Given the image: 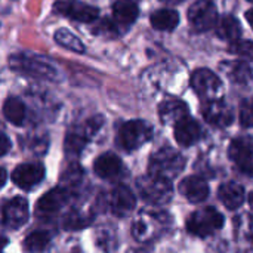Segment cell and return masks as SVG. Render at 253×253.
<instances>
[{
	"instance_id": "23",
	"label": "cell",
	"mask_w": 253,
	"mask_h": 253,
	"mask_svg": "<svg viewBox=\"0 0 253 253\" xmlns=\"http://www.w3.org/2000/svg\"><path fill=\"white\" fill-rule=\"evenodd\" d=\"M179 24V13L172 9H160L151 15V25L160 31H170Z\"/></svg>"
},
{
	"instance_id": "28",
	"label": "cell",
	"mask_w": 253,
	"mask_h": 253,
	"mask_svg": "<svg viewBox=\"0 0 253 253\" xmlns=\"http://www.w3.org/2000/svg\"><path fill=\"white\" fill-rule=\"evenodd\" d=\"M236 234L242 242L253 245V216L243 215L236 221Z\"/></svg>"
},
{
	"instance_id": "20",
	"label": "cell",
	"mask_w": 253,
	"mask_h": 253,
	"mask_svg": "<svg viewBox=\"0 0 253 253\" xmlns=\"http://www.w3.org/2000/svg\"><path fill=\"white\" fill-rule=\"evenodd\" d=\"M159 116L165 125L176 126L181 120L188 117V107L179 99H166L159 107Z\"/></svg>"
},
{
	"instance_id": "18",
	"label": "cell",
	"mask_w": 253,
	"mask_h": 253,
	"mask_svg": "<svg viewBox=\"0 0 253 253\" xmlns=\"http://www.w3.org/2000/svg\"><path fill=\"white\" fill-rule=\"evenodd\" d=\"M179 191L190 203H202L209 196V185L200 176H188L179 184Z\"/></svg>"
},
{
	"instance_id": "11",
	"label": "cell",
	"mask_w": 253,
	"mask_h": 253,
	"mask_svg": "<svg viewBox=\"0 0 253 253\" xmlns=\"http://www.w3.org/2000/svg\"><path fill=\"white\" fill-rule=\"evenodd\" d=\"M166 218H169V216L165 213L139 215L138 219L133 222V237L138 242L153 240L162 231V227L168 222Z\"/></svg>"
},
{
	"instance_id": "24",
	"label": "cell",
	"mask_w": 253,
	"mask_h": 253,
	"mask_svg": "<svg viewBox=\"0 0 253 253\" xmlns=\"http://www.w3.org/2000/svg\"><path fill=\"white\" fill-rule=\"evenodd\" d=\"M216 34L222 40L236 42L242 36V25L234 16H224L216 24Z\"/></svg>"
},
{
	"instance_id": "29",
	"label": "cell",
	"mask_w": 253,
	"mask_h": 253,
	"mask_svg": "<svg viewBox=\"0 0 253 253\" xmlns=\"http://www.w3.org/2000/svg\"><path fill=\"white\" fill-rule=\"evenodd\" d=\"M90 222H92V216H89L83 212H71L64 219V228L70 230V231L82 230V228L89 227Z\"/></svg>"
},
{
	"instance_id": "33",
	"label": "cell",
	"mask_w": 253,
	"mask_h": 253,
	"mask_svg": "<svg viewBox=\"0 0 253 253\" xmlns=\"http://www.w3.org/2000/svg\"><path fill=\"white\" fill-rule=\"evenodd\" d=\"M9 148H10V141H9V138H7V135H6V133H1L0 154H1V156H6V154H7V151H9Z\"/></svg>"
},
{
	"instance_id": "25",
	"label": "cell",
	"mask_w": 253,
	"mask_h": 253,
	"mask_svg": "<svg viewBox=\"0 0 253 253\" xmlns=\"http://www.w3.org/2000/svg\"><path fill=\"white\" fill-rule=\"evenodd\" d=\"M3 114L7 122L15 126H21L25 120V105L18 98H9L3 105Z\"/></svg>"
},
{
	"instance_id": "8",
	"label": "cell",
	"mask_w": 253,
	"mask_h": 253,
	"mask_svg": "<svg viewBox=\"0 0 253 253\" xmlns=\"http://www.w3.org/2000/svg\"><path fill=\"white\" fill-rule=\"evenodd\" d=\"M70 200V191L64 187L52 188L50 191L44 193L37 205H36V216L39 219H50L56 216L61 209L68 203Z\"/></svg>"
},
{
	"instance_id": "13",
	"label": "cell",
	"mask_w": 253,
	"mask_h": 253,
	"mask_svg": "<svg viewBox=\"0 0 253 253\" xmlns=\"http://www.w3.org/2000/svg\"><path fill=\"white\" fill-rule=\"evenodd\" d=\"M44 178V166L42 163H22L12 172V181L22 190H31Z\"/></svg>"
},
{
	"instance_id": "7",
	"label": "cell",
	"mask_w": 253,
	"mask_h": 253,
	"mask_svg": "<svg viewBox=\"0 0 253 253\" xmlns=\"http://www.w3.org/2000/svg\"><path fill=\"white\" fill-rule=\"evenodd\" d=\"M191 87L205 101L219 99L222 93V80L211 70L200 68L191 76Z\"/></svg>"
},
{
	"instance_id": "6",
	"label": "cell",
	"mask_w": 253,
	"mask_h": 253,
	"mask_svg": "<svg viewBox=\"0 0 253 253\" xmlns=\"http://www.w3.org/2000/svg\"><path fill=\"white\" fill-rule=\"evenodd\" d=\"M102 123H104L102 117L96 116V117H92L87 122H84L82 126L71 129L67 133V138H65V144H64L65 153L71 154V156L79 154L86 147L87 141L101 129Z\"/></svg>"
},
{
	"instance_id": "32",
	"label": "cell",
	"mask_w": 253,
	"mask_h": 253,
	"mask_svg": "<svg viewBox=\"0 0 253 253\" xmlns=\"http://www.w3.org/2000/svg\"><path fill=\"white\" fill-rule=\"evenodd\" d=\"M240 123L245 127H253V98H249L240 105Z\"/></svg>"
},
{
	"instance_id": "21",
	"label": "cell",
	"mask_w": 253,
	"mask_h": 253,
	"mask_svg": "<svg viewBox=\"0 0 253 253\" xmlns=\"http://www.w3.org/2000/svg\"><path fill=\"white\" fill-rule=\"evenodd\" d=\"M218 196H219V200L224 203V206L228 208L230 211L239 209L245 203V199H246L245 188L240 184H237V182L222 184L219 187Z\"/></svg>"
},
{
	"instance_id": "3",
	"label": "cell",
	"mask_w": 253,
	"mask_h": 253,
	"mask_svg": "<svg viewBox=\"0 0 253 253\" xmlns=\"http://www.w3.org/2000/svg\"><path fill=\"white\" fill-rule=\"evenodd\" d=\"M185 168V159L181 153L170 147H163L156 151L148 165V172L166 179H175Z\"/></svg>"
},
{
	"instance_id": "2",
	"label": "cell",
	"mask_w": 253,
	"mask_h": 253,
	"mask_svg": "<svg viewBox=\"0 0 253 253\" xmlns=\"http://www.w3.org/2000/svg\"><path fill=\"white\" fill-rule=\"evenodd\" d=\"M136 188L141 199L153 206H163L169 203L173 196V187L170 184V179L151 173L138 178Z\"/></svg>"
},
{
	"instance_id": "34",
	"label": "cell",
	"mask_w": 253,
	"mask_h": 253,
	"mask_svg": "<svg viewBox=\"0 0 253 253\" xmlns=\"http://www.w3.org/2000/svg\"><path fill=\"white\" fill-rule=\"evenodd\" d=\"M246 19L249 21V24H251V27L253 28V7L251 9V10H248L246 12Z\"/></svg>"
},
{
	"instance_id": "14",
	"label": "cell",
	"mask_w": 253,
	"mask_h": 253,
	"mask_svg": "<svg viewBox=\"0 0 253 253\" xmlns=\"http://www.w3.org/2000/svg\"><path fill=\"white\" fill-rule=\"evenodd\" d=\"M135 206H136V199L133 193L125 185L116 187L108 196V208L114 216L119 218L129 216L133 212Z\"/></svg>"
},
{
	"instance_id": "36",
	"label": "cell",
	"mask_w": 253,
	"mask_h": 253,
	"mask_svg": "<svg viewBox=\"0 0 253 253\" xmlns=\"http://www.w3.org/2000/svg\"><path fill=\"white\" fill-rule=\"evenodd\" d=\"M4 182H6V170L1 169V185H4Z\"/></svg>"
},
{
	"instance_id": "35",
	"label": "cell",
	"mask_w": 253,
	"mask_h": 253,
	"mask_svg": "<svg viewBox=\"0 0 253 253\" xmlns=\"http://www.w3.org/2000/svg\"><path fill=\"white\" fill-rule=\"evenodd\" d=\"M165 3H170V4H176V3H182L184 0H162Z\"/></svg>"
},
{
	"instance_id": "22",
	"label": "cell",
	"mask_w": 253,
	"mask_h": 253,
	"mask_svg": "<svg viewBox=\"0 0 253 253\" xmlns=\"http://www.w3.org/2000/svg\"><path fill=\"white\" fill-rule=\"evenodd\" d=\"M113 16L117 25H130L138 16V6L132 0H119L113 6Z\"/></svg>"
},
{
	"instance_id": "27",
	"label": "cell",
	"mask_w": 253,
	"mask_h": 253,
	"mask_svg": "<svg viewBox=\"0 0 253 253\" xmlns=\"http://www.w3.org/2000/svg\"><path fill=\"white\" fill-rule=\"evenodd\" d=\"M55 42L61 46H64L65 49H70L73 52H77V53H83L84 52V44L82 43V40L73 34L70 30L67 28H59L56 33H55Z\"/></svg>"
},
{
	"instance_id": "17",
	"label": "cell",
	"mask_w": 253,
	"mask_h": 253,
	"mask_svg": "<svg viewBox=\"0 0 253 253\" xmlns=\"http://www.w3.org/2000/svg\"><path fill=\"white\" fill-rule=\"evenodd\" d=\"M93 170L95 173L102 178V179H108V181H113V179H117L123 175L125 172V168H123V163L122 160L113 154V153H105L102 156H99L95 163H93Z\"/></svg>"
},
{
	"instance_id": "15",
	"label": "cell",
	"mask_w": 253,
	"mask_h": 253,
	"mask_svg": "<svg viewBox=\"0 0 253 253\" xmlns=\"http://www.w3.org/2000/svg\"><path fill=\"white\" fill-rule=\"evenodd\" d=\"M202 113H203V117L206 119L208 123L218 126V127L230 126L234 120L233 110L222 99L206 101L203 108H202Z\"/></svg>"
},
{
	"instance_id": "16",
	"label": "cell",
	"mask_w": 253,
	"mask_h": 253,
	"mask_svg": "<svg viewBox=\"0 0 253 253\" xmlns=\"http://www.w3.org/2000/svg\"><path fill=\"white\" fill-rule=\"evenodd\" d=\"M55 9L61 13L65 15L71 19L80 21V22H92L98 18V9L84 4L80 1H59L55 4Z\"/></svg>"
},
{
	"instance_id": "31",
	"label": "cell",
	"mask_w": 253,
	"mask_h": 253,
	"mask_svg": "<svg viewBox=\"0 0 253 253\" xmlns=\"http://www.w3.org/2000/svg\"><path fill=\"white\" fill-rule=\"evenodd\" d=\"M230 76L237 83H246L252 77V70L245 62H237V64H234L233 70L230 71Z\"/></svg>"
},
{
	"instance_id": "38",
	"label": "cell",
	"mask_w": 253,
	"mask_h": 253,
	"mask_svg": "<svg viewBox=\"0 0 253 253\" xmlns=\"http://www.w3.org/2000/svg\"><path fill=\"white\" fill-rule=\"evenodd\" d=\"M249 205H251V208L253 209V193L249 194Z\"/></svg>"
},
{
	"instance_id": "5",
	"label": "cell",
	"mask_w": 253,
	"mask_h": 253,
	"mask_svg": "<svg viewBox=\"0 0 253 253\" xmlns=\"http://www.w3.org/2000/svg\"><path fill=\"white\" fill-rule=\"evenodd\" d=\"M153 138V127L144 120H130L122 125L117 133V145L125 151H133Z\"/></svg>"
},
{
	"instance_id": "26",
	"label": "cell",
	"mask_w": 253,
	"mask_h": 253,
	"mask_svg": "<svg viewBox=\"0 0 253 253\" xmlns=\"http://www.w3.org/2000/svg\"><path fill=\"white\" fill-rule=\"evenodd\" d=\"M50 242V234L44 230H37L30 233L24 242H22V249L27 253H37L44 251Z\"/></svg>"
},
{
	"instance_id": "9",
	"label": "cell",
	"mask_w": 253,
	"mask_h": 253,
	"mask_svg": "<svg viewBox=\"0 0 253 253\" xmlns=\"http://www.w3.org/2000/svg\"><path fill=\"white\" fill-rule=\"evenodd\" d=\"M188 21L197 31H208L213 28L218 22L216 7L208 0H199L188 9Z\"/></svg>"
},
{
	"instance_id": "39",
	"label": "cell",
	"mask_w": 253,
	"mask_h": 253,
	"mask_svg": "<svg viewBox=\"0 0 253 253\" xmlns=\"http://www.w3.org/2000/svg\"><path fill=\"white\" fill-rule=\"evenodd\" d=\"M249 1H253V0H249Z\"/></svg>"
},
{
	"instance_id": "1",
	"label": "cell",
	"mask_w": 253,
	"mask_h": 253,
	"mask_svg": "<svg viewBox=\"0 0 253 253\" xmlns=\"http://www.w3.org/2000/svg\"><path fill=\"white\" fill-rule=\"evenodd\" d=\"M10 67L22 74L36 77V79H44V80H53L58 77V70L52 62H49L46 58L34 55V53H16L10 56L9 61Z\"/></svg>"
},
{
	"instance_id": "19",
	"label": "cell",
	"mask_w": 253,
	"mask_h": 253,
	"mask_svg": "<svg viewBox=\"0 0 253 253\" xmlns=\"http://www.w3.org/2000/svg\"><path fill=\"white\" fill-rule=\"evenodd\" d=\"M202 135H203V132H202L200 125L190 116L185 117L184 120H181L175 126V139L178 141V144H181L184 147L194 145L196 142H199L202 139Z\"/></svg>"
},
{
	"instance_id": "12",
	"label": "cell",
	"mask_w": 253,
	"mask_h": 253,
	"mask_svg": "<svg viewBox=\"0 0 253 253\" xmlns=\"http://www.w3.org/2000/svg\"><path fill=\"white\" fill-rule=\"evenodd\" d=\"M1 219L3 225L10 230H18L25 225L28 219V202L21 196L7 200L3 205Z\"/></svg>"
},
{
	"instance_id": "30",
	"label": "cell",
	"mask_w": 253,
	"mask_h": 253,
	"mask_svg": "<svg viewBox=\"0 0 253 253\" xmlns=\"http://www.w3.org/2000/svg\"><path fill=\"white\" fill-rule=\"evenodd\" d=\"M228 52L236 55V56L245 58V59H253V42H251V40L231 42Z\"/></svg>"
},
{
	"instance_id": "4",
	"label": "cell",
	"mask_w": 253,
	"mask_h": 253,
	"mask_svg": "<svg viewBox=\"0 0 253 253\" xmlns=\"http://www.w3.org/2000/svg\"><path fill=\"white\" fill-rule=\"evenodd\" d=\"M224 216L215 208H202L190 215L187 219V230L196 237H209L224 227Z\"/></svg>"
},
{
	"instance_id": "37",
	"label": "cell",
	"mask_w": 253,
	"mask_h": 253,
	"mask_svg": "<svg viewBox=\"0 0 253 253\" xmlns=\"http://www.w3.org/2000/svg\"><path fill=\"white\" fill-rule=\"evenodd\" d=\"M127 253H148L147 251H142V249H130Z\"/></svg>"
},
{
	"instance_id": "10",
	"label": "cell",
	"mask_w": 253,
	"mask_h": 253,
	"mask_svg": "<svg viewBox=\"0 0 253 253\" xmlns=\"http://www.w3.org/2000/svg\"><path fill=\"white\" fill-rule=\"evenodd\" d=\"M228 156L242 173L253 176V139L236 138L228 148Z\"/></svg>"
}]
</instances>
